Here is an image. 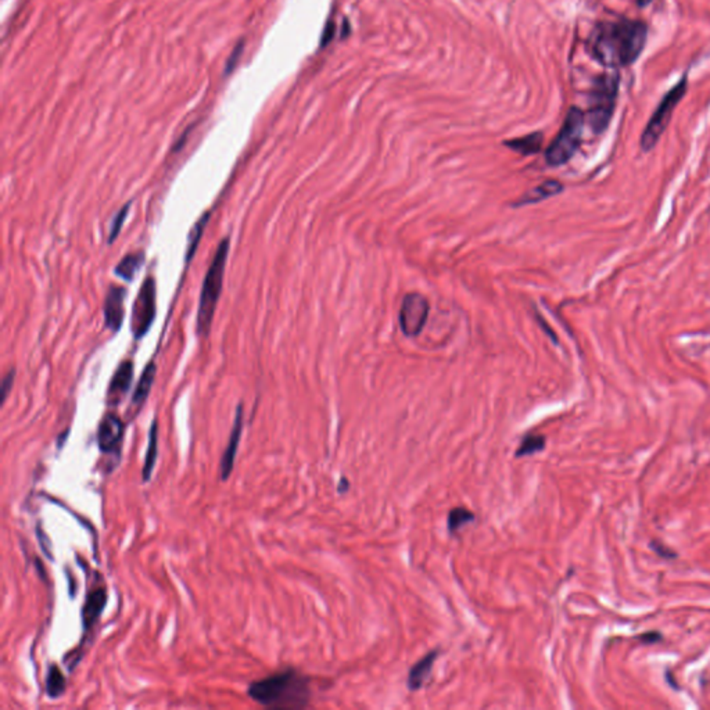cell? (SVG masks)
Returning a JSON list of instances; mask_svg holds the SVG:
<instances>
[{
	"mask_svg": "<svg viewBox=\"0 0 710 710\" xmlns=\"http://www.w3.org/2000/svg\"><path fill=\"white\" fill-rule=\"evenodd\" d=\"M646 36L648 28L642 21L601 22L591 32L588 50L591 57L604 67H628L642 53Z\"/></svg>",
	"mask_w": 710,
	"mask_h": 710,
	"instance_id": "1",
	"label": "cell"
},
{
	"mask_svg": "<svg viewBox=\"0 0 710 710\" xmlns=\"http://www.w3.org/2000/svg\"><path fill=\"white\" fill-rule=\"evenodd\" d=\"M247 695L257 704L272 709H303L311 698L310 679L296 669H284L253 681Z\"/></svg>",
	"mask_w": 710,
	"mask_h": 710,
	"instance_id": "2",
	"label": "cell"
},
{
	"mask_svg": "<svg viewBox=\"0 0 710 710\" xmlns=\"http://www.w3.org/2000/svg\"><path fill=\"white\" fill-rule=\"evenodd\" d=\"M229 239H224L214 254V259L208 266L205 277L203 280V287L200 293L198 311H197V333L198 336L205 338L210 333L214 315L217 311V305L221 297V290L224 286L225 269L229 254Z\"/></svg>",
	"mask_w": 710,
	"mask_h": 710,
	"instance_id": "3",
	"label": "cell"
},
{
	"mask_svg": "<svg viewBox=\"0 0 710 710\" xmlns=\"http://www.w3.org/2000/svg\"><path fill=\"white\" fill-rule=\"evenodd\" d=\"M619 75L604 74L598 77L590 93L588 122L595 133H602L614 117L619 93Z\"/></svg>",
	"mask_w": 710,
	"mask_h": 710,
	"instance_id": "4",
	"label": "cell"
},
{
	"mask_svg": "<svg viewBox=\"0 0 710 710\" xmlns=\"http://www.w3.org/2000/svg\"><path fill=\"white\" fill-rule=\"evenodd\" d=\"M584 129V114L580 108L572 107L563 121V125L549 145L545 160L552 167H559L566 164L577 152Z\"/></svg>",
	"mask_w": 710,
	"mask_h": 710,
	"instance_id": "5",
	"label": "cell"
},
{
	"mask_svg": "<svg viewBox=\"0 0 710 710\" xmlns=\"http://www.w3.org/2000/svg\"><path fill=\"white\" fill-rule=\"evenodd\" d=\"M687 93V77L670 89L656 107L651 119L648 121L642 135H641V149L642 152H651L659 142L660 136L666 131L674 108L679 106L681 99Z\"/></svg>",
	"mask_w": 710,
	"mask_h": 710,
	"instance_id": "6",
	"label": "cell"
},
{
	"mask_svg": "<svg viewBox=\"0 0 710 710\" xmlns=\"http://www.w3.org/2000/svg\"><path fill=\"white\" fill-rule=\"evenodd\" d=\"M156 318V282L152 276H147L139 289L136 296L131 329L136 340H140L152 328Z\"/></svg>",
	"mask_w": 710,
	"mask_h": 710,
	"instance_id": "7",
	"label": "cell"
},
{
	"mask_svg": "<svg viewBox=\"0 0 710 710\" xmlns=\"http://www.w3.org/2000/svg\"><path fill=\"white\" fill-rule=\"evenodd\" d=\"M429 315V303L419 293H410L404 297L400 310V326L405 336L416 338L423 331Z\"/></svg>",
	"mask_w": 710,
	"mask_h": 710,
	"instance_id": "8",
	"label": "cell"
},
{
	"mask_svg": "<svg viewBox=\"0 0 710 710\" xmlns=\"http://www.w3.org/2000/svg\"><path fill=\"white\" fill-rule=\"evenodd\" d=\"M125 425L122 419L113 412H108L103 416L99 429H97V444L99 449L107 455H115L121 451V444L124 439Z\"/></svg>",
	"mask_w": 710,
	"mask_h": 710,
	"instance_id": "9",
	"label": "cell"
},
{
	"mask_svg": "<svg viewBox=\"0 0 710 710\" xmlns=\"http://www.w3.org/2000/svg\"><path fill=\"white\" fill-rule=\"evenodd\" d=\"M243 425H245V411H243V405L239 404L236 408L235 422H233V428L231 430L228 445H226L225 451L222 452V456L219 461V479L222 481H226L233 470L238 449H239V443L242 439Z\"/></svg>",
	"mask_w": 710,
	"mask_h": 710,
	"instance_id": "10",
	"label": "cell"
},
{
	"mask_svg": "<svg viewBox=\"0 0 710 710\" xmlns=\"http://www.w3.org/2000/svg\"><path fill=\"white\" fill-rule=\"evenodd\" d=\"M126 290L122 286H111L107 291L103 314H104V322L106 326L113 331L114 333L119 331L122 321H124V300Z\"/></svg>",
	"mask_w": 710,
	"mask_h": 710,
	"instance_id": "11",
	"label": "cell"
},
{
	"mask_svg": "<svg viewBox=\"0 0 710 710\" xmlns=\"http://www.w3.org/2000/svg\"><path fill=\"white\" fill-rule=\"evenodd\" d=\"M133 379V362L132 361H124L119 363V366L115 369L110 384L107 390V403L108 405H117L121 403V400L125 397V394L129 391L132 386Z\"/></svg>",
	"mask_w": 710,
	"mask_h": 710,
	"instance_id": "12",
	"label": "cell"
},
{
	"mask_svg": "<svg viewBox=\"0 0 710 710\" xmlns=\"http://www.w3.org/2000/svg\"><path fill=\"white\" fill-rule=\"evenodd\" d=\"M107 605V590L104 586H97L92 588L87 595L84 608H82V624L84 630L90 631L93 625L99 621L104 608Z\"/></svg>",
	"mask_w": 710,
	"mask_h": 710,
	"instance_id": "13",
	"label": "cell"
},
{
	"mask_svg": "<svg viewBox=\"0 0 710 710\" xmlns=\"http://www.w3.org/2000/svg\"><path fill=\"white\" fill-rule=\"evenodd\" d=\"M439 658V651L435 649L429 653H426L419 662H416L408 674V688L411 691H418L422 688V686L428 681L430 677V673L433 670V665Z\"/></svg>",
	"mask_w": 710,
	"mask_h": 710,
	"instance_id": "14",
	"label": "cell"
},
{
	"mask_svg": "<svg viewBox=\"0 0 710 710\" xmlns=\"http://www.w3.org/2000/svg\"><path fill=\"white\" fill-rule=\"evenodd\" d=\"M156 373H157V365H156V362L152 361L143 369V373H142V376L135 387V391H133L132 407H135L136 410H140L142 405L146 403V400L152 391V387H153V383L156 379Z\"/></svg>",
	"mask_w": 710,
	"mask_h": 710,
	"instance_id": "15",
	"label": "cell"
},
{
	"mask_svg": "<svg viewBox=\"0 0 710 710\" xmlns=\"http://www.w3.org/2000/svg\"><path fill=\"white\" fill-rule=\"evenodd\" d=\"M157 456H159V421L156 418V419H153L150 430H149V444H147L145 463H143V469H142L143 483H146L152 479V474L156 468Z\"/></svg>",
	"mask_w": 710,
	"mask_h": 710,
	"instance_id": "16",
	"label": "cell"
},
{
	"mask_svg": "<svg viewBox=\"0 0 710 710\" xmlns=\"http://www.w3.org/2000/svg\"><path fill=\"white\" fill-rule=\"evenodd\" d=\"M66 688H67V681H66L63 672L60 670V667L57 665H50L48 667L46 679H45L46 695L52 700H57L66 693Z\"/></svg>",
	"mask_w": 710,
	"mask_h": 710,
	"instance_id": "17",
	"label": "cell"
},
{
	"mask_svg": "<svg viewBox=\"0 0 710 710\" xmlns=\"http://www.w3.org/2000/svg\"><path fill=\"white\" fill-rule=\"evenodd\" d=\"M145 263V254L142 252H138V253H131V254H126L119 263L118 266H115L114 272L117 276H119L121 279L126 280V282H131L133 280L135 275L138 273V270L142 268Z\"/></svg>",
	"mask_w": 710,
	"mask_h": 710,
	"instance_id": "18",
	"label": "cell"
},
{
	"mask_svg": "<svg viewBox=\"0 0 710 710\" xmlns=\"http://www.w3.org/2000/svg\"><path fill=\"white\" fill-rule=\"evenodd\" d=\"M541 145H542V135L539 132H534L532 135H528V136H523V138L507 142L508 147H511L515 152L522 153L525 156L537 153L541 149Z\"/></svg>",
	"mask_w": 710,
	"mask_h": 710,
	"instance_id": "19",
	"label": "cell"
},
{
	"mask_svg": "<svg viewBox=\"0 0 710 710\" xmlns=\"http://www.w3.org/2000/svg\"><path fill=\"white\" fill-rule=\"evenodd\" d=\"M562 190H563L562 183H559L556 180H546L542 184H539L538 187L532 189L530 193H528L522 203H537V201H541L546 197L555 196Z\"/></svg>",
	"mask_w": 710,
	"mask_h": 710,
	"instance_id": "20",
	"label": "cell"
},
{
	"mask_svg": "<svg viewBox=\"0 0 710 710\" xmlns=\"http://www.w3.org/2000/svg\"><path fill=\"white\" fill-rule=\"evenodd\" d=\"M208 221H210V214H208V212H205V214H204V215H203V217L197 221V224L193 226V229L190 231L189 238H187V239H189V242H187L186 259H184V261H186V263H190V260L193 259V256H194V253H196V249H197V246H198V242H200V239H201V236H203V233H204V229H205V226H207Z\"/></svg>",
	"mask_w": 710,
	"mask_h": 710,
	"instance_id": "21",
	"label": "cell"
},
{
	"mask_svg": "<svg viewBox=\"0 0 710 710\" xmlns=\"http://www.w3.org/2000/svg\"><path fill=\"white\" fill-rule=\"evenodd\" d=\"M473 521H474V514L470 512L469 509L461 508V507L452 508L448 514V522H447L448 532L455 534L459 529L472 523Z\"/></svg>",
	"mask_w": 710,
	"mask_h": 710,
	"instance_id": "22",
	"label": "cell"
},
{
	"mask_svg": "<svg viewBox=\"0 0 710 710\" xmlns=\"http://www.w3.org/2000/svg\"><path fill=\"white\" fill-rule=\"evenodd\" d=\"M545 448V437L541 435H528L523 437L519 448L515 452L516 458L530 456L532 454L541 452Z\"/></svg>",
	"mask_w": 710,
	"mask_h": 710,
	"instance_id": "23",
	"label": "cell"
},
{
	"mask_svg": "<svg viewBox=\"0 0 710 710\" xmlns=\"http://www.w3.org/2000/svg\"><path fill=\"white\" fill-rule=\"evenodd\" d=\"M129 208H131V204L128 203V204H125V205L119 210V212L115 215V218H114V221H113V224H111V232H110V238H108V243H110V245H111V243L117 239V236L119 235L121 228H122V225H124V222H125V219H126V217H128Z\"/></svg>",
	"mask_w": 710,
	"mask_h": 710,
	"instance_id": "24",
	"label": "cell"
},
{
	"mask_svg": "<svg viewBox=\"0 0 710 710\" xmlns=\"http://www.w3.org/2000/svg\"><path fill=\"white\" fill-rule=\"evenodd\" d=\"M36 537H38V541H39V545H41V549L43 551V553L46 555L48 559L53 560V552H52V541L50 538L48 537V534L43 532L41 529V525H36Z\"/></svg>",
	"mask_w": 710,
	"mask_h": 710,
	"instance_id": "25",
	"label": "cell"
},
{
	"mask_svg": "<svg viewBox=\"0 0 710 710\" xmlns=\"http://www.w3.org/2000/svg\"><path fill=\"white\" fill-rule=\"evenodd\" d=\"M14 377H15V370L11 369L7 372V375L3 377V382H1V403H4L7 400V396L13 387V383H14Z\"/></svg>",
	"mask_w": 710,
	"mask_h": 710,
	"instance_id": "26",
	"label": "cell"
},
{
	"mask_svg": "<svg viewBox=\"0 0 710 710\" xmlns=\"http://www.w3.org/2000/svg\"><path fill=\"white\" fill-rule=\"evenodd\" d=\"M638 639L642 642V644H646V645H651V644H658L660 641H663V635L659 632V631H648V632H644L638 637Z\"/></svg>",
	"mask_w": 710,
	"mask_h": 710,
	"instance_id": "27",
	"label": "cell"
},
{
	"mask_svg": "<svg viewBox=\"0 0 710 710\" xmlns=\"http://www.w3.org/2000/svg\"><path fill=\"white\" fill-rule=\"evenodd\" d=\"M242 52H243V45H242V43H239V45L236 46L235 52L231 55V57H229L228 63H226V74L235 70V67H236V64H238V61H239V59H240Z\"/></svg>",
	"mask_w": 710,
	"mask_h": 710,
	"instance_id": "28",
	"label": "cell"
},
{
	"mask_svg": "<svg viewBox=\"0 0 710 710\" xmlns=\"http://www.w3.org/2000/svg\"><path fill=\"white\" fill-rule=\"evenodd\" d=\"M651 546L655 549V552H656L658 555H660V556H663V558L673 559V558H676V556H677V553H676V552H673V551H672V549H669L667 546L660 545L659 542H652V544H651Z\"/></svg>",
	"mask_w": 710,
	"mask_h": 710,
	"instance_id": "29",
	"label": "cell"
},
{
	"mask_svg": "<svg viewBox=\"0 0 710 710\" xmlns=\"http://www.w3.org/2000/svg\"><path fill=\"white\" fill-rule=\"evenodd\" d=\"M345 486H347V487H349L350 484H349V481H347V480H346V479L343 477V479L340 480V484H339V491H340V493H342V491L345 490Z\"/></svg>",
	"mask_w": 710,
	"mask_h": 710,
	"instance_id": "30",
	"label": "cell"
},
{
	"mask_svg": "<svg viewBox=\"0 0 710 710\" xmlns=\"http://www.w3.org/2000/svg\"><path fill=\"white\" fill-rule=\"evenodd\" d=\"M651 1H652V0H637V3H638V6H639V7H646Z\"/></svg>",
	"mask_w": 710,
	"mask_h": 710,
	"instance_id": "31",
	"label": "cell"
}]
</instances>
